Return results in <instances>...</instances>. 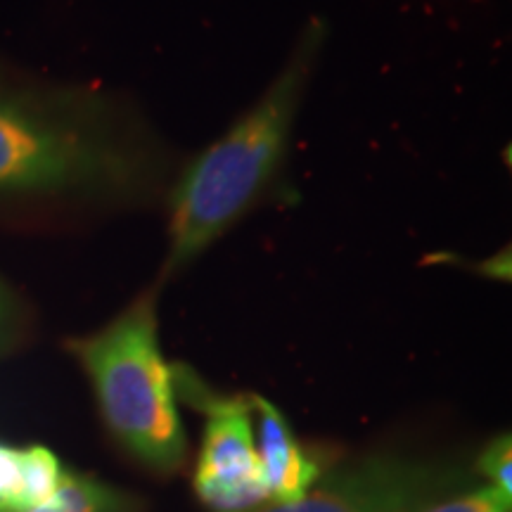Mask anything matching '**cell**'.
<instances>
[{"label":"cell","mask_w":512,"mask_h":512,"mask_svg":"<svg viewBox=\"0 0 512 512\" xmlns=\"http://www.w3.org/2000/svg\"><path fill=\"white\" fill-rule=\"evenodd\" d=\"M323 41L325 27L313 19L259 102L185 166L169 195L166 275L200 259L278 174Z\"/></svg>","instance_id":"cell-1"},{"label":"cell","mask_w":512,"mask_h":512,"mask_svg":"<svg viewBox=\"0 0 512 512\" xmlns=\"http://www.w3.org/2000/svg\"><path fill=\"white\" fill-rule=\"evenodd\" d=\"M159 181L162 155L140 126L0 93V192L88 190L140 202Z\"/></svg>","instance_id":"cell-2"},{"label":"cell","mask_w":512,"mask_h":512,"mask_svg":"<svg viewBox=\"0 0 512 512\" xmlns=\"http://www.w3.org/2000/svg\"><path fill=\"white\" fill-rule=\"evenodd\" d=\"M72 349L91 375L107 427L133 456L157 470H176L185 434L176 408L174 370L157 335V297L145 292L98 335Z\"/></svg>","instance_id":"cell-3"},{"label":"cell","mask_w":512,"mask_h":512,"mask_svg":"<svg viewBox=\"0 0 512 512\" xmlns=\"http://www.w3.org/2000/svg\"><path fill=\"white\" fill-rule=\"evenodd\" d=\"M470 475L408 458H368L332 472L318 489L264 512H422L463 494Z\"/></svg>","instance_id":"cell-4"},{"label":"cell","mask_w":512,"mask_h":512,"mask_svg":"<svg viewBox=\"0 0 512 512\" xmlns=\"http://www.w3.org/2000/svg\"><path fill=\"white\" fill-rule=\"evenodd\" d=\"M174 370V387L183 389L192 406L207 413L202 458L197 465L195 489L204 505L214 512H249L268 501L264 475L252 427V403L249 396L223 399L209 394L192 380V375H178Z\"/></svg>","instance_id":"cell-5"},{"label":"cell","mask_w":512,"mask_h":512,"mask_svg":"<svg viewBox=\"0 0 512 512\" xmlns=\"http://www.w3.org/2000/svg\"><path fill=\"white\" fill-rule=\"evenodd\" d=\"M252 411L259 415V456L261 475H264L268 501L275 505H285L299 501L311 484L316 482L318 467L294 439L283 413L261 396H249Z\"/></svg>","instance_id":"cell-6"},{"label":"cell","mask_w":512,"mask_h":512,"mask_svg":"<svg viewBox=\"0 0 512 512\" xmlns=\"http://www.w3.org/2000/svg\"><path fill=\"white\" fill-rule=\"evenodd\" d=\"M126 498L86 477L62 472L55 494L38 508L24 512H128Z\"/></svg>","instance_id":"cell-7"},{"label":"cell","mask_w":512,"mask_h":512,"mask_svg":"<svg viewBox=\"0 0 512 512\" xmlns=\"http://www.w3.org/2000/svg\"><path fill=\"white\" fill-rule=\"evenodd\" d=\"M60 477V463L48 448L34 446L27 451H19V482L22 484H19L17 512L46 503L55 494Z\"/></svg>","instance_id":"cell-8"},{"label":"cell","mask_w":512,"mask_h":512,"mask_svg":"<svg viewBox=\"0 0 512 512\" xmlns=\"http://www.w3.org/2000/svg\"><path fill=\"white\" fill-rule=\"evenodd\" d=\"M510 498L508 494H503L501 489L496 486H482V489L470 491V494H458L446 498L432 508L422 510V512H510Z\"/></svg>","instance_id":"cell-9"},{"label":"cell","mask_w":512,"mask_h":512,"mask_svg":"<svg viewBox=\"0 0 512 512\" xmlns=\"http://www.w3.org/2000/svg\"><path fill=\"white\" fill-rule=\"evenodd\" d=\"M479 472L491 479V486L512 496V448L510 437H498L479 458Z\"/></svg>","instance_id":"cell-10"},{"label":"cell","mask_w":512,"mask_h":512,"mask_svg":"<svg viewBox=\"0 0 512 512\" xmlns=\"http://www.w3.org/2000/svg\"><path fill=\"white\" fill-rule=\"evenodd\" d=\"M19 484V451L0 446V505L5 512H17Z\"/></svg>","instance_id":"cell-11"},{"label":"cell","mask_w":512,"mask_h":512,"mask_svg":"<svg viewBox=\"0 0 512 512\" xmlns=\"http://www.w3.org/2000/svg\"><path fill=\"white\" fill-rule=\"evenodd\" d=\"M0 318H3V297H0Z\"/></svg>","instance_id":"cell-12"},{"label":"cell","mask_w":512,"mask_h":512,"mask_svg":"<svg viewBox=\"0 0 512 512\" xmlns=\"http://www.w3.org/2000/svg\"><path fill=\"white\" fill-rule=\"evenodd\" d=\"M0 512H5V508H3V505H0Z\"/></svg>","instance_id":"cell-13"}]
</instances>
